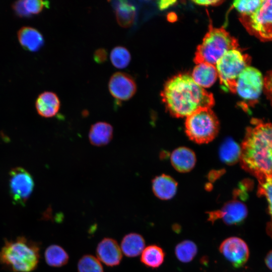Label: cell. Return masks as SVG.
<instances>
[{
    "label": "cell",
    "instance_id": "cell-19",
    "mask_svg": "<svg viewBox=\"0 0 272 272\" xmlns=\"http://www.w3.org/2000/svg\"><path fill=\"white\" fill-rule=\"evenodd\" d=\"M177 184L170 176L162 174L155 177L152 181V189L158 198L168 200L172 198L177 191Z\"/></svg>",
    "mask_w": 272,
    "mask_h": 272
},
{
    "label": "cell",
    "instance_id": "cell-11",
    "mask_svg": "<svg viewBox=\"0 0 272 272\" xmlns=\"http://www.w3.org/2000/svg\"><path fill=\"white\" fill-rule=\"evenodd\" d=\"M219 250L235 267L243 266L249 258V252L246 243L238 237H232L224 240Z\"/></svg>",
    "mask_w": 272,
    "mask_h": 272
},
{
    "label": "cell",
    "instance_id": "cell-26",
    "mask_svg": "<svg viewBox=\"0 0 272 272\" xmlns=\"http://www.w3.org/2000/svg\"><path fill=\"white\" fill-rule=\"evenodd\" d=\"M258 182V193L265 197L268 205L271 219L267 225L266 232L272 238V177L260 179Z\"/></svg>",
    "mask_w": 272,
    "mask_h": 272
},
{
    "label": "cell",
    "instance_id": "cell-31",
    "mask_svg": "<svg viewBox=\"0 0 272 272\" xmlns=\"http://www.w3.org/2000/svg\"><path fill=\"white\" fill-rule=\"evenodd\" d=\"M263 90L272 105V70L264 77Z\"/></svg>",
    "mask_w": 272,
    "mask_h": 272
},
{
    "label": "cell",
    "instance_id": "cell-10",
    "mask_svg": "<svg viewBox=\"0 0 272 272\" xmlns=\"http://www.w3.org/2000/svg\"><path fill=\"white\" fill-rule=\"evenodd\" d=\"M208 220L214 223L219 219L227 225L239 224L243 222L247 215V209L245 204L237 200L226 202L220 210L209 212Z\"/></svg>",
    "mask_w": 272,
    "mask_h": 272
},
{
    "label": "cell",
    "instance_id": "cell-5",
    "mask_svg": "<svg viewBox=\"0 0 272 272\" xmlns=\"http://www.w3.org/2000/svg\"><path fill=\"white\" fill-rule=\"evenodd\" d=\"M185 127L186 133L191 141L205 144L216 137L220 124L211 108H203L186 117Z\"/></svg>",
    "mask_w": 272,
    "mask_h": 272
},
{
    "label": "cell",
    "instance_id": "cell-23",
    "mask_svg": "<svg viewBox=\"0 0 272 272\" xmlns=\"http://www.w3.org/2000/svg\"><path fill=\"white\" fill-rule=\"evenodd\" d=\"M115 17L118 24L121 27L128 28L134 21L135 8L127 1H119L115 8Z\"/></svg>",
    "mask_w": 272,
    "mask_h": 272
},
{
    "label": "cell",
    "instance_id": "cell-12",
    "mask_svg": "<svg viewBox=\"0 0 272 272\" xmlns=\"http://www.w3.org/2000/svg\"><path fill=\"white\" fill-rule=\"evenodd\" d=\"M108 89L111 95L118 101H127L137 91V85L132 77L123 72H116L110 77Z\"/></svg>",
    "mask_w": 272,
    "mask_h": 272
},
{
    "label": "cell",
    "instance_id": "cell-32",
    "mask_svg": "<svg viewBox=\"0 0 272 272\" xmlns=\"http://www.w3.org/2000/svg\"><path fill=\"white\" fill-rule=\"evenodd\" d=\"M107 51L104 48H99L97 49L93 55L94 60L98 63L105 62L107 59Z\"/></svg>",
    "mask_w": 272,
    "mask_h": 272
},
{
    "label": "cell",
    "instance_id": "cell-22",
    "mask_svg": "<svg viewBox=\"0 0 272 272\" xmlns=\"http://www.w3.org/2000/svg\"><path fill=\"white\" fill-rule=\"evenodd\" d=\"M46 263L50 266L60 267L66 264L69 260L67 252L60 246L52 244L48 246L44 252Z\"/></svg>",
    "mask_w": 272,
    "mask_h": 272
},
{
    "label": "cell",
    "instance_id": "cell-6",
    "mask_svg": "<svg viewBox=\"0 0 272 272\" xmlns=\"http://www.w3.org/2000/svg\"><path fill=\"white\" fill-rule=\"evenodd\" d=\"M250 57L239 49L227 51L216 64L222 88L235 93L237 79L241 72L250 66Z\"/></svg>",
    "mask_w": 272,
    "mask_h": 272
},
{
    "label": "cell",
    "instance_id": "cell-1",
    "mask_svg": "<svg viewBox=\"0 0 272 272\" xmlns=\"http://www.w3.org/2000/svg\"><path fill=\"white\" fill-rule=\"evenodd\" d=\"M169 113L176 117H187L214 105L213 94L196 84L191 76L180 74L170 79L161 94Z\"/></svg>",
    "mask_w": 272,
    "mask_h": 272
},
{
    "label": "cell",
    "instance_id": "cell-14",
    "mask_svg": "<svg viewBox=\"0 0 272 272\" xmlns=\"http://www.w3.org/2000/svg\"><path fill=\"white\" fill-rule=\"evenodd\" d=\"M37 113L42 117L50 118L56 115L60 107L58 96L54 92L45 91L40 94L35 102Z\"/></svg>",
    "mask_w": 272,
    "mask_h": 272
},
{
    "label": "cell",
    "instance_id": "cell-18",
    "mask_svg": "<svg viewBox=\"0 0 272 272\" xmlns=\"http://www.w3.org/2000/svg\"><path fill=\"white\" fill-rule=\"evenodd\" d=\"M113 135V128L110 124L99 121L91 125L89 132V140L92 145L102 147L109 144Z\"/></svg>",
    "mask_w": 272,
    "mask_h": 272
},
{
    "label": "cell",
    "instance_id": "cell-21",
    "mask_svg": "<svg viewBox=\"0 0 272 272\" xmlns=\"http://www.w3.org/2000/svg\"><path fill=\"white\" fill-rule=\"evenodd\" d=\"M49 2L39 0H25L15 2L13 9L20 17H28L31 15L38 14L43 9L48 8Z\"/></svg>",
    "mask_w": 272,
    "mask_h": 272
},
{
    "label": "cell",
    "instance_id": "cell-24",
    "mask_svg": "<svg viewBox=\"0 0 272 272\" xmlns=\"http://www.w3.org/2000/svg\"><path fill=\"white\" fill-rule=\"evenodd\" d=\"M219 155L221 160L228 165H232L240 160L241 147L231 138L226 139L222 144Z\"/></svg>",
    "mask_w": 272,
    "mask_h": 272
},
{
    "label": "cell",
    "instance_id": "cell-25",
    "mask_svg": "<svg viewBox=\"0 0 272 272\" xmlns=\"http://www.w3.org/2000/svg\"><path fill=\"white\" fill-rule=\"evenodd\" d=\"M164 257L165 253L160 247L156 245H151L143 250L141 261L148 267L157 268L162 264Z\"/></svg>",
    "mask_w": 272,
    "mask_h": 272
},
{
    "label": "cell",
    "instance_id": "cell-29",
    "mask_svg": "<svg viewBox=\"0 0 272 272\" xmlns=\"http://www.w3.org/2000/svg\"><path fill=\"white\" fill-rule=\"evenodd\" d=\"M78 272H104L100 260L91 254L84 255L77 264Z\"/></svg>",
    "mask_w": 272,
    "mask_h": 272
},
{
    "label": "cell",
    "instance_id": "cell-35",
    "mask_svg": "<svg viewBox=\"0 0 272 272\" xmlns=\"http://www.w3.org/2000/svg\"><path fill=\"white\" fill-rule=\"evenodd\" d=\"M265 263L267 266L272 270V250L267 254L265 257Z\"/></svg>",
    "mask_w": 272,
    "mask_h": 272
},
{
    "label": "cell",
    "instance_id": "cell-34",
    "mask_svg": "<svg viewBox=\"0 0 272 272\" xmlns=\"http://www.w3.org/2000/svg\"><path fill=\"white\" fill-rule=\"evenodd\" d=\"M175 1H160L158 2V6L160 10H165L173 6Z\"/></svg>",
    "mask_w": 272,
    "mask_h": 272
},
{
    "label": "cell",
    "instance_id": "cell-7",
    "mask_svg": "<svg viewBox=\"0 0 272 272\" xmlns=\"http://www.w3.org/2000/svg\"><path fill=\"white\" fill-rule=\"evenodd\" d=\"M239 20L247 31L261 41H272V0H262L259 7Z\"/></svg>",
    "mask_w": 272,
    "mask_h": 272
},
{
    "label": "cell",
    "instance_id": "cell-15",
    "mask_svg": "<svg viewBox=\"0 0 272 272\" xmlns=\"http://www.w3.org/2000/svg\"><path fill=\"white\" fill-rule=\"evenodd\" d=\"M17 37L24 49L31 52L37 51L44 44V38L41 33L32 27L21 28L18 31Z\"/></svg>",
    "mask_w": 272,
    "mask_h": 272
},
{
    "label": "cell",
    "instance_id": "cell-13",
    "mask_svg": "<svg viewBox=\"0 0 272 272\" xmlns=\"http://www.w3.org/2000/svg\"><path fill=\"white\" fill-rule=\"evenodd\" d=\"M98 259L110 267L117 266L122 259V252L117 241L111 238H104L98 244L96 250Z\"/></svg>",
    "mask_w": 272,
    "mask_h": 272
},
{
    "label": "cell",
    "instance_id": "cell-2",
    "mask_svg": "<svg viewBox=\"0 0 272 272\" xmlns=\"http://www.w3.org/2000/svg\"><path fill=\"white\" fill-rule=\"evenodd\" d=\"M240 160L242 168L258 180L272 177V123L257 121L247 129Z\"/></svg>",
    "mask_w": 272,
    "mask_h": 272
},
{
    "label": "cell",
    "instance_id": "cell-20",
    "mask_svg": "<svg viewBox=\"0 0 272 272\" xmlns=\"http://www.w3.org/2000/svg\"><path fill=\"white\" fill-rule=\"evenodd\" d=\"M120 246L122 252L126 256L134 257L143 252L145 246V241L141 235L130 233L122 238Z\"/></svg>",
    "mask_w": 272,
    "mask_h": 272
},
{
    "label": "cell",
    "instance_id": "cell-16",
    "mask_svg": "<svg viewBox=\"0 0 272 272\" xmlns=\"http://www.w3.org/2000/svg\"><path fill=\"white\" fill-rule=\"evenodd\" d=\"M170 160L172 166L177 171L185 173L193 169L196 162V156L191 149L182 147L173 151Z\"/></svg>",
    "mask_w": 272,
    "mask_h": 272
},
{
    "label": "cell",
    "instance_id": "cell-30",
    "mask_svg": "<svg viewBox=\"0 0 272 272\" xmlns=\"http://www.w3.org/2000/svg\"><path fill=\"white\" fill-rule=\"evenodd\" d=\"M262 0H237L233 3V6L241 15H248L254 12L260 6Z\"/></svg>",
    "mask_w": 272,
    "mask_h": 272
},
{
    "label": "cell",
    "instance_id": "cell-17",
    "mask_svg": "<svg viewBox=\"0 0 272 272\" xmlns=\"http://www.w3.org/2000/svg\"><path fill=\"white\" fill-rule=\"evenodd\" d=\"M191 77L194 82L202 88L212 86L218 77L215 65L208 63L197 64L194 67Z\"/></svg>",
    "mask_w": 272,
    "mask_h": 272
},
{
    "label": "cell",
    "instance_id": "cell-4",
    "mask_svg": "<svg viewBox=\"0 0 272 272\" xmlns=\"http://www.w3.org/2000/svg\"><path fill=\"white\" fill-rule=\"evenodd\" d=\"M238 45L237 40L224 28L214 27L210 23L202 43L197 47L194 62L216 65L227 51L237 49Z\"/></svg>",
    "mask_w": 272,
    "mask_h": 272
},
{
    "label": "cell",
    "instance_id": "cell-28",
    "mask_svg": "<svg viewBox=\"0 0 272 272\" xmlns=\"http://www.w3.org/2000/svg\"><path fill=\"white\" fill-rule=\"evenodd\" d=\"M110 58L112 64L115 67L123 69L129 64L131 60V55L125 47L118 46L111 50Z\"/></svg>",
    "mask_w": 272,
    "mask_h": 272
},
{
    "label": "cell",
    "instance_id": "cell-27",
    "mask_svg": "<svg viewBox=\"0 0 272 272\" xmlns=\"http://www.w3.org/2000/svg\"><path fill=\"white\" fill-rule=\"evenodd\" d=\"M197 252L196 244L191 241L184 240L178 243L175 248L178 259L182 262L191 261Z\"/></svg>",
    "mask_w": 272,
    "mask_h": 272
},
{
    "label": "cell",
    "instance_id": "cell-8",
    "mask_svg": "<svg viewBox=\"0 0 272 272\" xmlns=\"http://www.w3.org/2000/svg\"><path fill=\"white\" fill-rule=\"evenodd\" d=\"M264 88V78L261 72L252 66H247L239 75L236 85V92L246 101H255Z\"/></svg>",
    "mask_w": 272,
    "mask_h": 272
},
{
    "label": "cell",
    "instance_id": "cell-3",
    "mask_svg": "<svg viewBox=\"0 0 272 272\" xmlns=\"http://www.w3.org/2000/svg\"><path fill=\"white\" fill-rule=\"evenodd\" d=\"M40 259V245L24 236L14 240L5 239L0 250V263L12 272H31Z\"/></svg>",
    "mask_w": 272,
    "mask_h": 272
},
{
    "label": "cell",
    "instance_id": "cell-9",
    "mask_svg": "<svg viewBox=\"0 0 272 272\" xmlns=\"http://www.w3.org/2000/svg\"><path fill=\"white\" fill-rule=\"evenodd\" d=\"M9 175V192L13 203L25 206L34 188L33 177L19 167L12 169Z\"/></svg>",
    "mask_w": 272,
    "mask_h": 272
},
{
    "label": "cell",
    "instance_id": "cell-33",
    "mask_svg": "<svg viewBox=\"0 0 272 272\" xmlns=\"http://www.w3.org/2000/svg\"><path fill=\"white\" fill-rule=\"evenodd\" d=\"M193 2H194L195 4L198 5H201V6H218L219 5H221L222 4L224 1H220V0H198V1H193Z\"/></svg>",
    "mask_w": 272,
    "mask_h": 272
}]
</instances>
